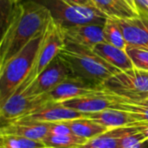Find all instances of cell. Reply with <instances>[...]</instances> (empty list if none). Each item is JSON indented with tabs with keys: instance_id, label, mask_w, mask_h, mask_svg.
Listing matches in <instances>:
<instances>
[{
	"instance_id": "cell-1",
	"label": "cell",
	"mask_w": 148,
	"mask_h": 148,
	"mask_svg": "<svg viewBox=\"0 0 148 148\" xmlns=\"http://www.w3.org/2000/svg\"><path fill=\"white\" fill-rule=\"evenodd\" d=\"M50 17V10L41 3L29 0L15 5L0 42V68L42 32Z\"/></svg>"
},
{
	"instance_id": "cell-2",
	"label": "cell",
	"mask_w": 148,
	"mask_h": 148,
	"mask_svg": "<svg viewBox=\"0 0 148 148\" xmlns=\"http://www.w3.org/2000/svg\"><path fill=\"white\" fill-rule=\"evenodd\" d=\"M45 30L46 28L0 68V107L16 91L31 72Z\"/></svg>"
},
{
	"instance_id": "cell-3",
	"label": "cell",
	"mask_w": 148,
	"mask_h": 148,
	"mask_svg": "<svg viewBox=\"0 0 148 148\" xmlns=\"http://www.w3.org/2000/svg\"><path fill=\"white\" fill-rule=\"evenodd\" d=\"M59 56L69 66L74 76L101 86L121 70L97 56L91 49L66 43Z\"/></svg>"
},
{
	"instance_id": "cell-4",
	"label": "cell",
	"mask_w": 148,
	"mask_h": 148,
	"mask_svg": "<svg viewBox=\"0 0 148 148\" xmlns=\"http://www.w3.org/2000/svg\"><path fill=\"white\" fill-rule=\"evenodd\" d=\"M53 18L62 26L82 24L104 25L109 18L94 4H78L64 0H45Z\"/></svg>"
},
{
	"instance_id": "cell-5",
	"label": "cell",
	"mask_w": 148,
	"mask_h": 148,
	"mask_svg": "<svg viewBox=\"0 0 148 148\" xmlns=\"http://www.w3.org/2000/svg\"><path fill=\"white\" fill-rule=\"evenodd\" d=\"M101 87L121 98L141 101L148 98V71L135 67L121 71L108 78Z\"/></svg>"
},
{
	"instance_id": "cell-6",
	"label": "cell",
	"mask_w": 148,
	"mask_h": 148,
	"mask_svg": "<svg viewBox=\"0 0 148 148\" xmlns=\"http://www.w3.org/2000/svg\"><path fill=\"white\" fill-rule=\"evenodd\" d=\"M65 44L66 42L63 36L62 26L51 16L47 24L44 38L41 44L34 67L26 80L18 88L23 90L27 88L45 69V68L59 55L61 49Z\"/></svg>"
},
{
	"instance_id": "cell-7",
	"label": "cell",
	"mask_w": 148,
	"mask_h": 148,
	"mask_svg": "<svg viewBox=\"0 0 148 148\" xmlns=\"http://www.w3.org/2000/svg\"><path fill=\"white\" fill-rule=\"evenodd\" d=\"M72 75L73 74L69 66L58 55L31 84L23 90L30 95H43Z\"/></svg>"
},
{
	"instance_id": "cell-8",
	"label": "cell",
	"mask_w": 148,
	"mask_h": 148,
	"mask_svg": "<svg viewBox=\"0 0 148 148\" xmlns=\"http://www.w3.org/2000/svg\"><path fill=\"white\" fill-rule=\"evenodd\" d=\"M49 101L47 95L40 96L30 95L25 90L18 88L0 107L1 125L21 119Z\"/></svg>"
},
{
	"instance_id": "cell-9",
	"label": "cell",
	"mask_w": 148,
	"mask_h": 148,
	"mask_svg": "<svg viewBox=\"0 0 148 148\" xmlns=\"http://www.w3.org/2000/svg\"><path fill=\"white\" fill-rule=\"evenodd\" d=\"M101 89V86H96L86 80L72 75L46 95L51 101L62 102L79 96L95 93Z\"/></svg>"
},
{
	"instance_id": "cell-10",
	"label": "cell",
	"mask_w": 148,
	"mask_h": 148,
	"mask_svg": "<svg viewBox=\"0 0 148 148\" xmlns=\"http://www.w3.org/2000/svg\"><path fill=\"white\" fill-rule=\"evenodd\" d=\"M66 43L92 49L97 43L104 41L103 25L82 24L62 27Z\"/></svg>"
},
{
	"instance_id": "cell-11",
	"label": "cell",
	"mask_w": 148,
	"mask_h": 148,
	"mask_svg": "<svg viewBox=\"0 0 148 148\" xmlns=\"http://www.w3.org/2000/svg\"><path fill=\"white\" fill-rule=\"evenodd\" d=\"M82 117H84V114L69 108L59 102L49 101L40 106L39 108H36L26 116L18 120H29L41 122L55 123Z\"/></svg>"
},
{
	"instance_id": "cell-12",
	"label": "cell",
	"mask_w": 148,
	"mask_h": 148,
	"mask_svg": "<svg viewBox=\"0 0 148 148\" xmlns=\"http://www.w3.org/2000/svg\"><path fill=\"white\" fill-rule=\"evenodd\" d=\"M119 23L127 44L148 49V16L138 15L127 18H114Z\"/></svg>"
},
{
	"instance_id": "cell-13",
	"label": "cell",
	"mask_w": 148,
	"mask_h": 148,
	"mask_svg": "<svg viewBox=\"0 0 148 148\" xmlns=\"http://www.w3.org/2000/svg\"><path fill=\"white\" fill-rule=\"evenodd\" d=\"M50 123L29 120H16L1 125L0 134H10L42 141L49 134Z\"/></svg>"
},
{
	"instance_id": "cell-14",
	"label": "cell",
	"mask_w": 148,
	"mask_h": 148,
	"mask_svg": "<svg viewBox=\"0 0 148 148\" xmlns=\"http://www.w3.org/2000/svg\"><path fill=\"white\" fill-rule=\"evenodd\" d=\"M59 103L80 113L90 114L110 108L112 106V100L108 92L101 87V89L95 93L79 96Z\"/></svg>"
},
{
	"instance_id": "cell-15",
	"label": "cell",
	"mask_w": 148,
	"mask_h": 148,
	"mask_svg": "<svg viewBox=\"0 0 148 148\" xmlns=\"http://www.w3.org/2000/svg\"><path fill=\"white\" fill-rule=\"evenodd\" d=\"M84 117L93 120L109 129L130 127L137 121L129 113L114 108H107L95 113L84 114Z\"/></svg>"
},
{
	"instance_id": "cell-16",
	"label": "cell",
	"mask_w": 148,
	"mask_h": 148,
	"mask_svg": "<svg viewBox=\"0 0 148 148\" xmlns=\"http://www.w3.org/2000/svg\"><path fill=\"white\" fill-rule=\"evenodd\" d=\"M91 49L97 56L119 69L121 71H125L134 68V64L126 49L117 48L107 42L97 43Z\"/></svg>"
},
{
	"instance_id": "cell-17",
	"label": "cell",
	"mask_w": 148,
	"mask_h": 148,
	"mask_svg": "<svg viewBox=\"0 0 148 148\" xmlns=\"http://www.w3.org/2000/svg\"><path fill=\"white\" fill-rule=\"evenodd\" d=\"M134 129V127L111 128L98 136L88 140L86 143L78 148H120L121 139Z\"/></svg>"
},
{
	"instance_id": "cell-18",
	"label": "cell",
	"mask_w": 148,
	"mask_h": 148,
	"mask_svg": "<svg viewBox=\"0 0 148 148\" xmlns=\"http://www.w3.org/2000/svg\"><path fill=\"white\" fill-rule=\"evenodd\" d=\"M63 122L69 126L74 134L87 140H90L109 130V128L102 126L101 124L85 117Z\"/></svg>"
},
{
	"instance_id": "cell-19",
	"label": "cell",
	"mask_w": 148,
	"mask_h": 148,
	"mask_svg": "<svg viewBox=\"0 0 148 148\" xmlns=\"http://www.w3.org/2000/svg\"><path fill=\"white\" fill-rule=\"evenodd\" d=\"M95 6L110 18H127L138 16L122 0H91Z\"/></svg>"
},
{
	"instance_id": "cell-20",
	"label": "cell",
	"mask_w": 148,
	"mask_h": 148,
	"mask_svg": "<svg viewBox=\"0 0 148 148\" xmlns=\"http://www.w3.org/2000/svg\"><path fill=\"white\" fill-rule=\"evenodd\" d=\"M108 94L112 100V106L110 108L126 111L137 121L148 122V106L121 98L109 92Z\"/></svg>"
},
{
	"instance_id": "cell-21",
	"label": "cell",
	"mask_w": 148,
	"mask_h": 148,
	"mask_svg": "<svg viewBox=\"0 0 148 148\" xmlns=\"http://www.w3.org/2000/svg\"><path fill=\"white\" fill-rule=\"evenodd\" d=\"M104 41L121 49H126L127 47L124 38L122 30L114 18H108L103 25Z\"/></svg>"
},
{
	"instance_id": "cell-22",
	"label": "cell",
	"mask_w": 148,
	"mask_h": 148,
	"mask_svg": "<svg viewBox=\"0 0 148 148\" xmlns=\"http://www.w3.org/2000/svg\"><path fill=\"white\" fill-rule=\"evenodd\" d=\"M88 141L74 134L66 135H47L42 140L45 147L54 148H78Z\"/></svg>"
},
{
	"instance_id": "cell-23",
	"label": "cell",
	"mask_w": 148,
	"mask_h": 148,
	"mask_svg": "<svg viewBox=\"0 0 148 148\" xmlns=\"http://www.w3.org/2000/svg\"><path fill=\"white\" fill-rule=\"evenodd\" d=\"M44 147L42 141L17 135L0 134V148H42Z\"/></svg>"
},
{
	"instance_id": "cell-24",
	"label": "cell",
	"mask_w": 148,
	"mask_h": 148,
	"mask_svg": "<svg viewBox=\"0 0 148 148\" xmlns=\"http://www.w3.org/2000/svg\"><path fill=\"white\" fill-rule=\"evenodd\" d=\"M126 51L130 57L134 67L148 71V49L127 45Z\"/></svg>"
},
{
	"instance_id": "cell-25",
	"label": "cell",
	"mask_w": 148,
	"mask_h": 148,
	"mask_svg": "<svg viewBox=\"0 0 148 148\" xmlns=\"http://www.w3.org/2000/svg\"><path fill=\"white\" fill-rule=\"evenodd\" d=\"M120 148H148V141L147 138L134 127L132 132L121 139Z\"/></svg>"
},
{
	"instance_id": "cell-26",
	"label": "cell",
	"mask_w": 148,
	"mask_h": 148,
	"mask_svg": "<svg viewBox=\"0 0 148 148\" xmlns=\"http://www.w3.org/2000/svg\"><path fill=\"white\" fill-rule=\"evenodd\" d=\"M73 134L68 125H66L63 121L50 123V128L49 134L50 135H66ZM48 134V135H49Z\"/></svg>"
},
{
	"instance_id": "cell-27",
	"label": "cell",
	"mask_w": 148,
	"mask_h": 148,
	"mask_svg": "<svg viewBox=\"0 0 148 148\" xmlns=\"http://www.w3.org/2000/svg\"><path fill=\"white\" fill-rule=\"evenodd\" d=\"M130 127H134L139 132H140L147 138L148 141V122L136 121V122L133 123Z\"/></svg>"
},
{
	"instance_id": "cell-28",
	"label": "cell",
	"mask_w": 148,
	"mask_h": 148,
	"mask_svg": "<svg viewBox=\"0 0 148 148\" xmlns=\"http://www.w3.org/2000/svg\"><path fill=\"white\" fill-rule=\"evenodd\" d=\"M139 15H145L148 16V0H135Z\"/></svg>"
},
{
	"instance_id": "cell-29",
	"label": "cell",
	"mask_w": 148,
	"mask_h": 148,
	"mask_svg": "<svg viewBox=\"0 0 148 148\" xmlns=\"http://www.w3.org/2000/svg\"><path fill=\"white\" fill-rule=\"evenodd\" d=\"M124 3H127V5L131 8L137 15H139V12H138V9H137V6H136V3H135V0H122Z\"/></svg>"
},
{
	"instance_id": "cell-30",
	"label": "cell",
	"mask_w": 148,
	"mask_h": 148,
	"mask_svg": "<svg viewBox=\"0 0 148 148\" xmlns=\"http://www.w3.org/2000/svg\"><path fill=\"white\" fill-rule=\"evenodd\" d=\"M64 1L74 3H78V4H94L91 0H64Z\"/></svg>"
},
{
	"instance_id": "cell-31",
	"label": "cell",
	"mask_w": 148,
	"mask_h": 148,
	"mask_svg": "<svg viewBox=\"0 0 148 148\" xmlns=\"http://www.w3.org/2000/svg\"><path fill=\"white\" fill-rule=\"evenodd\" d=\"M21 1L22 0H8V2H9V3L10 4V5H16V4H18L19 3H21Z\"/></svg>"
},
{
	"instance_id": "cell-32",
	"label": "cell",
	"mask_w": 148,
	"mask_h": 148,
	"mask_svg": "<svg viewBox=\"0 0 148 148\" xmlns=\"http://www.w3.org/2000/svg\"><path fill=\"white\" fill-rule=\"evenodd\" d=\"M135 102V101H134ZM138 103H140V104H143V105H146V106H148V98L147 99H145L141 101H138Z\"/></svg>"
},
{
	"instance_id": "cell-33",
	"label": "cell",
	"mask_w": 148,
	"mask_h": 148,
	"mask_svg": "<svg viewBox=\"0 0 148 148\" xmlns=\"http://www.w3.org/2000/svg\"><path fill=\"white\" fill-rule=\"evenodd\" d=\"M42 148H54V147H44Z\"/></svg>"
}]
</instances>
